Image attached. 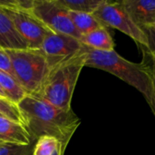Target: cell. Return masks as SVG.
<instances>
[{"mask_svg": "<svg viewBox=\"0 0 155 155\" xmlns=\"http://www.w3.org/2000/svg\"><path fill=\"white\" fill-rule=\"evenodd\" d=\"M17 105L34 142L49 135L59 139L66 148L81 124L73 110H63L35 95L27 94Z\"/></svg>", "mask_w": 155, "mask_h": 155, "instance_id": "1", "label": "cell"}, {"mask_svg": "<svg viewBox=\"0 0 155 155\" xmlns=\"http://www.w3.org/2000/svg\"><path fill=\"white\" fill-rule=\"evenodd\" d=\"M84 66L107 72L135 88L146 100L152 112L154 108L153 88L149 70L143 62L134 63L120 55L115 50L106 52L83 45Z\"/></svg>", "mask_w": 155, "mask_h": 155, "instance_id": "2", "label": "cell"}, {"mask_svg": "<svg viewBox=\"0 0 155 155\" xmlns=\"http://www.w3.org/2000/svg\"><path fill=\"white\" fill-rule=\"evenodd\" d=\"M84 67V57L82 51L53 65L37 97L63 110H72L73 94Z\"/></svg>", "mask_w": 155, "mask_h": 155, "instance_id": "3", "label": "cell"}, {"mask_svg": "<svg viewBox=\"0 0 155 155\" xmlns=\"http://www.w3.org/2000/svg\"><path fill=\"white\" fill-rule=\"evenodd\" d=\"M5 51L10 57L17 82L27 94L37 96L50 69L43 52L30 48Z\"/></svg>", "mask_w": 155, "mask_h": 155, "instance_id": "4", "label": "cell"}, {"mask_svg": "<svg viewBox=\"0 0 155 155\" xmlns=\"http://www.w3.org/2000/svg\"><path fill=\"white\" fill-rule=\"evenodd\" d=\"M33 0L0 1V7L12 20L16 31L30 49H41L42 44L50 32L31 13Z\"/></svg>", "mask_w": 155, "mask_h": 155, "instance_id": "5", "label": "cell"}, {"mask_svg": "<svg viewBox=\"0 0 155 155\" xmlns=\"http://www.w3.org/2000/svg\"><path fill=\"white\" fill-rule=\"evenodd\" d=\"M94 15L104 26L119 30L132 38L138 46H148V38L145 33L134 23L121 0H105Z\"/></svg>", "mask_w": 155, "mask_h": 155, "instance_id": "6", "label": "cell"}, {"mask_svg": "<svg viewBox=\"0 0 155 155\" xmlns=\"http://www.w3.org/2000/svg\"><path fill=\"white\" fill-rule=\"evenodd\" d=\"M31 13L48 30L80 40L82 35L74 25L69 11L58 0H33Z\"/></svg>", "mask_w": 155, "mask_h": 155, "instance_id": "7", "label": "cell"}, {"mask_svg": "<svg viewBox=\"0 0 155 155\" xmlns=\"http://www.w3.org/2000/svg\"><path fill=\"white\" fill-rule=\"evenodd\" d=\"M83 44L79 39L59 33L50 31L41 46L49 67L77 54L82 49Z\"/></svg>", "mask_w": 155, "mask_h": 155, "instance_id": "8", "label": "cell"}, {"mask_svg": "<svg viewBox=\"0 0 155 155\" xmlns=\"http://www.w3.org/2000/svg\"><path fill=\"white\" fill-rule=\"evenodd\" d=\"M31 134L23 123L0 117V144L33 145Z\"/></svg>", "mask_w": 155, "mask_h": 155, "instance_id": "9", "label": "cell"}, {"mask_svg": "<svg viewBox=\"0 0 155 155\" xmlns=\"http://www.w3.org/2000/svg\"><path fill=\"white\" fill-rule=\"evenodd\" d=\"M121 3L140 28L155 26V0H121Z\"/></svg>", "mask_w": 155, "mask_h": 155, "instance_id": "10", "label": "cell"}, {"mask_svg": "<svg viewBox=\"0 0 155 155\" xmlns=\"http://www.w3.org/2000/svg\"><path fill=\"white\" fill-rule=\"evenodd\" d=\"M0 48L18 50L28 48L26 43L16 31L12 20L0 7Z\"/></svg>", "mask_w": 155, "mask_h": 155, "instance_id": "11", "label": "cell"}, {"mask_svg": "<svg viewBox=\"0 0 155 155\" xmlns=\"http://www.w3.org/2000/svg\"><path fill=\"white\" fill-rule=\"evenodd\" d=\"M80 42L95 50L99 51H114L115 43L112 37L108 28L106 26L99 27L88 34L83 35L80 38Z\"/></svg>", "mask_w": 155, "mask_h": 155, "instance_id": "12", "label": "cell"}, {"mask_svg": "<svg viewBox=\"0 0 155 155\" xmlns=\"http://www.w3.org/2000/svg\"><path fill=\"white\" fill-rule=\"evenodd\" d=\"M66 148L64 143L54 136L44 135L35 140L32 155H64Z\"/></svg>", "mask_w": 155, "mask_h": 155, "instance_id": "13", "label": "cell"}, {"mask_svg": "<svg viewBox=\"0 0 155 155\" xmlns=\"http://www.w3.org/2000/svg\"><path fill=\"white\" fill-rule=\"evenodd\" d=\"M0 85L6 97L11 102L18 104L26 95L27 93L23 89L15 78L0 70Z\"/></svg>", "mask_w": 155, "mask_h": 155, "instance_id": "14", "label": "cell"}, {"mask_svg": "<svg viewBox=\"0 0 155 155\" xmlns=\"http://www.w3.org/2000/svg\"><path fill=\"white\" fill-rule=\"evenodd\" d=\"M69 16L77 29V31L83 35L88 34L99 27L104 26L94 14L88 13H80V12H72L69 11Z\"/></svg>", "mask_w": 155, "mask_h": 155, "instance_id": "15", "label": "cell"}, {"mask_svg": "<svg viewBox=\"0 0 155 155\" xmlns=\"http://www.w3.org/2000/svg\"><path fill=\"white\" fill-rule=\"evenodd\" d=\"M68 11L94 14L105 0H58Z\"/></svg>", "mask_w": 155, "mask_h": 155, "instance_id": "16", "label": "cell"}, {"mask_svg": "<svg viewBox=\"0 0 155 155\" xmlns=\"http://www.w3.org/2000/svg\"><path fill=\"white\" fill-rule=\"evenodd\" d=\"M0 117L24 124L18 105L8 99L2 97H0Z\"/></svg>", "mask_w": 155, "mask_h": 155, "instance_id": "17", "label": "cell"}, {"mask_svg": "<svg viewBox=\"0 0 155 155\" xmlns=\"http://www.w3.org/2000/svg\"><path fill=\"white\" fill-rule=\"evenodd\" d=\"M33 145L22 146L14 144H0V155H31Z\"/></svg>", "mask_w": 155, "mask_h": 155, "instance_id": "18", "label": "cell"}, {"mask_svg": "<svg viewBox=\"0 0 155 155\" xmlns=\"http://www.w3.org/2000/svg\"><path fill=\"white\" fill-rule=\"evenodd\" d=\"M142 54H143V61L145 65L147 66L148 70H149V74L151 75L152 78V82H153V101H154V108H153V114L155 116V57L153 56L151 54H149L147 52V50L143 47V46H139Z\"/></svg>", "mask_w": 155, "mask_h": 155, "instance_id": "19", "label": "cell"}, {"mask_svg": "<svg viewBox=\"0 0 155 155\" xmlns=\"http://www.w3.org/2000/svg\"><path fill=\"white\" fill-rule=\"evenodd\" d=\"M0 70L15 78L10 57L6 51L2 48H0Z\"/></svg>", "mask_w": 155, "mask_h": 155, "instance_id": "20", "label": "cell"}, {"mask_svg": "<svg viewBox=\"0 0 155 155\" xmlns=\"http://www.w3.org/2000/svg\"><path fill=\"white\" fill-rule=\"evenodd\" d=\"M147 38H148V46L144 47L149 54L155 57V26L148 27L143 29Z\"/></svg>", "mask_w": 155, "mask_h": 155, "instance_id": "21", "label": "cell"}, {"mask_svg": "<svg viewBox=\"0 0 155 155\" xmlns=\"http://www.w3.org/2000/svg\"><path fill=\"white\" fill-rule=\"evenodd\" d=\"M0 97H2V98H5V99H7V97H6V95H5V92L3 91V89H2V87H1V85H0Z\"/></svg>", "mask_w": 155, "mask_h": 155, "instance_id": "22", "label": "cell"}, {"mask_svg": "<svg viewBox=\"0 0 155 155\" xmlns=\"http://www.w3.org/2000/svg\"><path fill=\"white\" fill-rule=\"evenodd\" d=\"M31 155H32V154H31Z\"/></svg>", "mask_w": 155, "mask_h": 155, "instance_id": "23", "label": "cell"}]
</instances>
